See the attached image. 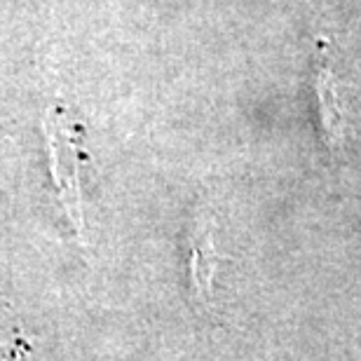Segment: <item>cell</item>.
Returning a JSON list of instances; mask_svg holds the SVG:
<instances>
[{"label": "cell", "instance_id": "obj_1", "mask_svg": "<svg viewBox=\"0 0 361 361\" xmlns=\"http://www.w3.org/2000/svg\"><path fill=\"white\" fill-rule=\"evenodd\" d=\"M45 136L49 146V164L52 176L59 190V202L66 209L75 233L82 235V202H80V171H78V155H80V136L73 122L56 108H49L45 115Z\"/></svg>", "mask_w": 361, "mask_h": 361}, {"label": "cell", "instance_id": "obj_2", "mask_svg": "<svg viewBox=\"0 0 361 361\" xmlns=\"http://www.w3.org/2000/svg\"><path fill=\"white\" fill-rule=\"evenodd\" d=\"M314 94H317V106H319V125L324 132V141L331 150L343 148L345 143V113L341 104V94H338V82L331 71L329 54L322 52L317 54L314 63Z\"/></svg>", "mask_w": 361, "mask_h": 361}, {"label": "cell", "instance_id": "obj_3", "mask_svg": "<svg viewBox=\"0 0 361 361\" xmlns=\"http://www.w3.org/2000/svg\"><path fill=\"white\" fill-rule=\"evenodd\" d=\"M212 274H214V247H212V237L204 235L192 247V254H190L192 286H195V291L202 295V298H207V295H209Z\"/></svg>", "mask_w": 361, "mask_h": 361}]
</instances>
